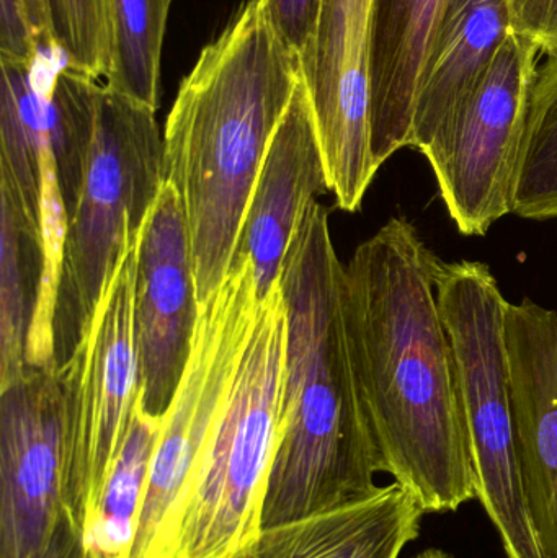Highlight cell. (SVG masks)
Segmentation results:
<instances>
[{"instance_id":"d4e9b609","label":"cell","mask_w":557,"mask_h":558,"mask_svg":"<svg viewBox=\"0 0 557 558\" xmlns=\"http://www.w3.org/2000/svg\"><path fill=\"white\" fill-rule=\"evenodd\" d=\"M41 46L25 0H0V58L35 61Z\"/></svg>"},{"instance_id":"30bf717a","label":"cell","mask_w":557,"mask_h":558,"mask_svg":"<svg viewBox=\"0 0 557 558\" xmlns=\"http://www.w3.org/2000/svg\"><path fill=\"white\" fill-rule=\"evenodd\" d=\"M64 507V416L56 369L0 390V558H41Z\"/></svg>"},{"instance_id":"277c9868","label":"cell","mask_w":557,"mask_h":558,"mask_svg":"<svg viewBox=\"0 0 557 558\" xmlns=\"http://www.w3.org/2000/svg\"><path fill=\"white\" fill-rule=\"evenodd\" d=\"M157 110L95 81L84 179L69 218L56 307V366L84 337L108 282L131 247L164 182Z\"/></svg>"},{"instance_id":"3957f363","label":"cell","mask_w":557,"mask_h":558,"mask_svg":"<svg viewBox=\"0 0 557 558\" xmlns=\"http://www.w3.org/2000/svg\"><path fill=\"white\" fill-rule=\"evenodd\" d=\"M343 270L329 211L314 202L280 277L287 307L283 402L262 530L340 510L379 488L382 461L347 344Z\"/></svg>"},{"instance_id":"9a60e30c","label":"cell","mask_w":557,"mask_h":558,"mask_svg":"<svg viewBox=\"0 0 557 558\" xmlns=\"http://www.w3.org/2000/svg\"><path fill=\"white\" fill-rule=\"evenodd\" d=\"M450 0H373L370 19V126L382 169L411 143L425 59Z\"/></svg>"},{"instance_id":"484cf974","label":"cell","mask_w":557,"mask_h":558,"mask_svg":"<svg viewBox=\"0 0 557 558\" xmlns=\"http://www.w3.org/2000/svg\"><path fill=\"white\" fill-rule=\"evenodd\" d=\"M513 33L538 46H557V0H507Z\"/></svg>"},{"instance_id":"8992f818","label":"cell","mask_w":557,"mask_h":558,"mask_svg":"<svg viewBox=\"0 0 557 558\" xmlns=\"http://www.w3.org/2000/svg\"><path fill=\"white\" fill-rule=\"evenodd\" d=\"M435 288L453 350L476 500L507 558H546L530 517L517 448L506 340L509 301L483 262H440Z\"/></svg>"},{"instance_id":"4316f807","label":"cell","mask_w":557,"mask_h":558,"mask_svg":"<svg viewBox=\"0 0 557 558\" xmlns=\"http://www.w3.org/2000/svg\"><path fill=\"white\" fill-rule=\"evenodd\" d=\"M41 558H92L85 549L84 533L72 524L68 513L62 514Z\"/></svg>"},{"instance_id":"cb8c5ba5","label":"cell","mask_w":557,"mask_h":558,"mask_svg":"<svg viewBox=\"0 0 557 558\" xmlns=\"http://www.w3.org/2000/svg\"><path fill=\"white\" fill-rule=\"evenodd\" d=\"M324 0H267L275 28L301 61L310 54L319 32Z\"/></svg>"},{"instance_id":"5bb4252c","label":"cell","mask_w":557,"mask_h":558,"mask_svg":"<svg viewBox=\"0 0 557 558\" xmlns=\"http://www.w3.org/2000/svg\"><path fill=\"white\" fill-rule=\"evenodd\" d=\"M506 340L530 517L543 554L557 558V312L530 298L509 302Z\"/></svg>"},{"instance_id":"52a82bcc","label":"cell","mask_w":557,"mask_h":558,"mask_svg":"<svg viewBox=\"0 0 557 558\" xmlns=\"http://www.w3.org/2000/svg\"><path fill=\"white\" fill-rule=\"evenodd\" d=\"M251 260L206 299L179 390L162 416L130 558H172L196 468L257 318Z\"/></svg>"},{"instance_id":"6da1fadb","label":"cell","mask_w":557,"mask_h":558,"mask_svg":"<svg viewBox=\"0 0 557 558\" xmlns=\"http://www.w3.org/2000/svg\"><path fill=\"white\" fill-rule=\"evenodd\" d=\"M440 258L408 218H391L343 270L350 363L378 449L424 513L476 500L457 367L437 301Z\"/></svg>"},{"instance_id":"4fadbf2b","label":"cell","mask_w":557,"mask_h":558,"mask_svg":"<svg viewBox=\"0 0 557 558\" xmlns=\"http://www.w3.org/2000/svg\"><path fill=\"white\" fill-rule=\"evenodd\" d=\"M329 192L313 98L301 69L258 173L232 264L251 260L258 301L280 284L284 257L304 213Z\"/></svg>"},{"instance_id":"ba28073f","label":"cell","mask_w":557,"mask_h":558,"mask_svg":"<svg viewBox=\"0 0 557 558\" xmlns=\"http://www.w3.org/2000/svg\"><path fill=\"white\" fill-rule=\"evenodd\" d=\"M136 271L137 242L118 265L84 337L58 367L64 416V507L82 533L140 400Z\"/></svg>"},{"instance_id":"7402d4cb","label":"cell","mask_w":557,"mask_h":558,"mask_svg":"<svg viewBox=\"0 0 557 558\" xmlns=\"http://www.w3.org/2000/svg\"><path fill=\"white\" fill-rule=\"evenodd\" d=\"M39 38L65 65L107 81L114 61V0H25Z\"/></svg>"},{"instance_id":"7a4b0ae2","label":"cell","mask_w":557,"mask_h":558,"mask_svg":"<svg viewBox=\"0 0 557 558\" xmlns=\"http://www.w3.org/2000/svg\"><path fill=\"white\" fill-rule=\"evenodd\" d=\"M301 69L267 0H247L180 84L164 130V180L182 203L199 304L231 274L258 173Z\"/></svg>"},{"instance_id":"603a6c76","label":"cell","mask_w":557,"mask_h":558,"mask_svg":"<svg viewBox=\"0 0 557 558\" xmlns=\"http://www.w3.org/2000/svg\"><path fill=\"white\" fill-rule=\"evenodd\" d=\"M170 5L172 0H114V61L105 84L154 110Z\"/></svg>"},{"instance_id":"ffe728a7","label":"cell","mask_w":557,"mask_h":558,"mask_svg":"<svg viewBox=\"0 0 557 558\" xmlns=\"http://www.w3.org/2000/svg\"><path fill=\"white\" fill-rule=\"evenodd\" d=\"M160 423L162 416L144 412L137 400L123 445L85 521V549L92 558H130Z\"/></svg>"},{"instance_id":"d6986e66","label":"cell","mask_w":557,"mask_h":558,"mask_svg":"<svg viewBox=\"0 0 557 558\" xmlns=\"http://www.w3.org/2000/svg\"><path fill=\"white\" fill-rule=\"evenodd\" d=\"M39 231L0 185V390L25 377L26 340L41 279Z\"/></svg>"},{"instance_id":"44dd1931","label":"cell","mask_w":557,"mask_h":558,"mask_svg":"<svg viewBox=\"0 0 557 558\" xmlns=\"http://www.w3.org/2000/svg\"><path fill=\"white\" fill-rule=\"evenodd\" d=\"M545 54L530 92L510 196L512 215L530 221L557 219V46Z\"/></svg>"},{"instance_id":"e0dca14e","label":"cell","mask_w":557,"mask_h":558,"mask_svg":"<svg viewBox=\"0 0 557 558\" xmlns=\"http://www.w3.org/2000/svg\"><path fill=\"white\" fill-rule=\"evenodd\" d=\"M512 32L507 0H450L422 69L411 143L424 153Z\"/></svg>"},{"instance_id":"5b68a950","label":"cell","mask_w":557,"mask_h":558,"mask_svg":"<svg viewBox=\"0 0 557 558\" xmlns=\"http://www.w3.org/2000/svg\"><path fill=\"white\" fill-rule=\"evenodd\" d=\"M287 307L280 284L257 318L196 468L172 558H232L262 531L280 438Z\"/></svg>"},{"instance_id":"ac0fdd59","label":"cell","mask_w":557,"mask_h":558,"mask_svg":"<svg viewBox=\"0 0 557 558\" xmlns=\"http://www.w3.org/2000/svg\"><path fill=\"white\" fill-rule=\"evenodd\" d=\"M64 64L61 52L45 43L35 61L0 58V185L38 231L41 157L55 144L56 75Z\"/></svg>"},{"instance_id":"83f0119b","label":"cell","mask_w":557,"mask_h":558,"mask_svg":"<svg viewBox=\"0 0 557 558\" xmlns=\"http://www.w3.org/2000/svg\"><path fill=\"white\" fill-rule=\"evenodd\" d=\"M414 558H453V556L441 549H427L424 553L417 554Z\"/></svg>"},{"instance_id":"2e32d148","label":"cell","mask_w":557,"mask_h":558,"mask_svg":"<svg viewBox=\"0 0 557 558\" xmlns=\"http://www.w3.org/2000/svg\"><path fill=\"white\" fill-rule=\"evenodd\" d=\"M424 514L392 482L359 504L262 530L232 558H399L417 539Z\"/></svg>"},{"instance_id":"9c48e42d","label":"cell","mask_w":557,"mask_h":558,"mask_svg":"<svg viewBox=\"0 0 557 558\" xmlns=\"http://www.w3.org/2000/svg\"><path fill=\"white\" fill-rule=\"evenodd\" d=\"M538 51L512 29L480 84L422 153L460 234L486 235L512 215L510 196Z\"/></svg>"},{"instance_id":"7c38bea8","label":"cell","mask_w":557,"mask_h":558,"mask_svg":"<svg viewBox=\"0 0 557 558\" xmlns=\"http://www.w3.org/2000/svg\"><path fill=\"white\" fill-rule=\"evenodd\" d=\"M373 0H324L319 32L301 61L330 182L375 173L370 126V19Z\"/></svg>"},{"instance_id":"8fae6325","label":"cell","mask_w":557,"mask_h":558,"mask_svg":"<svg viewBox=\"0 0 557 558\" xmlns=\"http://www.w3.org/2000/svg\"><path fill=\"white\" fill-rule=\"evenodd\" d=\"M202 304L179 193L164 182L137 241L134 335L144 412L164 416L192 353Z\"/></svg>"}]
</instances>
